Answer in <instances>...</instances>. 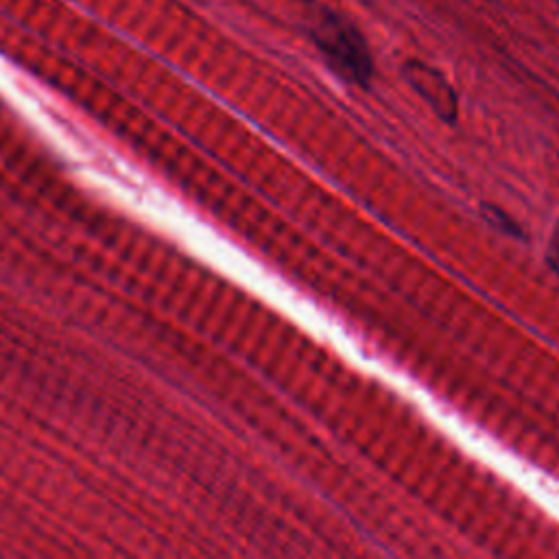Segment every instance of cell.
<instances>
[{
	"mask_svg": "<svg viewBox=\"0 0 559 559\" xmlns=\"http://www.w3.org/2000/svg\"><path fill=\"white\" fill-rule=\"evenodd\" d=\"M314 39L334 72L358 85L369 83L373 72L371 57L360 33L352 24L336 15H323L314 26Z\"/></svg>",
	"mask_w": 559,
	"mask_h": 559,
	"instance_id": "cell-1",
	"label": "cell"
},
{
	"mask_svg": "<svg viewBox=\"0 0 559 559\" xmlns=\"http://www.w3.org/2000/svg\"><path fill=\"white\" fill-rule=\"evenodd\" d=\"M548 260L550 264L559 271V227L555 229L552 238H550V247H548Z\"/></svg>",
	"mask_w": 559,
	"mask_h": 559,
	"instance_id": "cell-4",
	"label": "cell"
},
{
	"mask_svg": "<svg viewBox=\"0 0 559 559\" xmlns=\"http://www.w3.org/2000/svg\"><path fill=\"white\" fill-rule=\"evenodd\" d=\"M483 214H485V218H487L496 229H500V231H504V234H509V236H522L518 223H515L509 214H504V210H500V207H496V205H483Z\"/></svg>",
	"mask_w": 559,
	"mask_h": 559,
	"instance_id": "cell-3",
	"label": "cell"
},
{
	"mask_svg": "<svg viewBox=\"0 0 559 559\" xmlns=\"http://www.w3.org/2000/svg\"><path fill=\"white\" fill-rule=\"evenodd\" d=\"M404 74L408 79V83L426 98V103L445 120V122H454L456 120V111H459V103H456V94L452 90V85L445 81V76L424 63L411 61L404 68Z\"/></svg>",
	"mask_w": 559,
	"mask_h": 559,
	"instance_id": "cell-2",
	"label": "cell"
}]
</instances>
